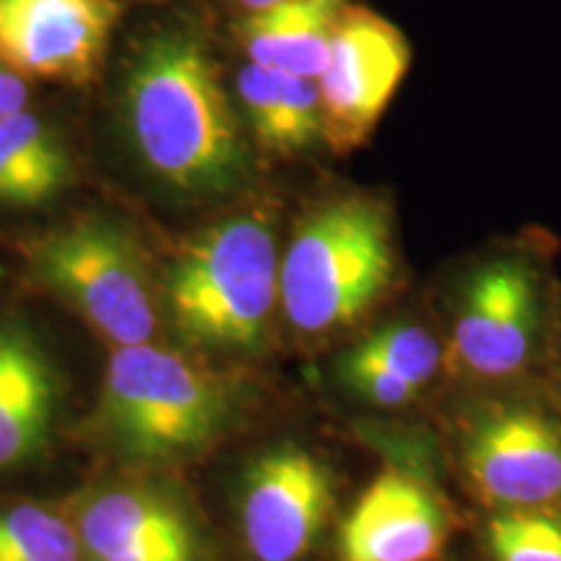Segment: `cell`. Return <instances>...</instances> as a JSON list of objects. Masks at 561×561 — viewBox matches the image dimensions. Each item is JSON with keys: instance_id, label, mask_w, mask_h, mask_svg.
<instances>
[{"instance_id": "9c48e42d", "label": "cell", "mask_w": 561, "mask_h": 561, "mask_svg": "<svg viewBox=\"0 0 561 561\" xmlns=\"http://www.w3.org/2000/svg\"><path fill=\"white\" fill-rule=\"evenodd\" d=\"M333 481L305 447H271L250 462L240 489V528L255 561H299L328 523Z\"/></svg>"}, {"instance_id": "603a6c76", "label": "cell", "mask_w": 561, "mask_h": 561, "mask_svg": "<svg viewBox=\"0 0 561 561\" xmlns=\"http://www.w3.org/2000/svg\"><path fill=\"white\" fill-rule=\"evenodd\" d=\"M234 3L240 5L244 13H252V11L268 9V5H276V3H280V0H234Z\"/></svg>"}, {"instance_id": "ba28073f", "label": "cell", "mask_w": 561, "mask_h": 561, "mask_svg": "<svg viewBox=\"0 0 561 561\" xmlns=\"http://www.w3.org/2000/svg\"><path fill=\"white\" fill-rule=\"evenodd\" d=\"M541 284L520 257H496L468 280L445 362L481 380L517 375L541 331Z\"/></svg>"}, {"instance_id": "7a4b0ae2", "label": "cell", "mask_w": 561, "mask_h": 561, "mask_svg": "<svg viewBox=\"0 0 561 561\" xmlns=\"http://www.w3.org/2000/svg\"><path fill=\"white\" fill-rule=\"evenodd\" d=\"M398 273L390 210L369 195L312 208L280 255L278 307L294 331L325 335L362 320Z\"/></svg>"}, {"instance_id": "5b68a950", "label": "cell", "mask_w": 561, "mask_h": 561, "mask_svg": "<svg viewBox=\"0 0 561 561\" xmlns=\"http://www.w3.org/2000/svg\"><path fill=\"white\" fill-rule=\"evenodd\" d=\"M30 265L115 348L151 343L157 301L128 231L107 219H79L30 244Z\"/></svg>"}, {"instance_id": "7c38bea8", "label": "cell", "mask_w": 561, "mask_h": 561, "mask_svg": "<svg viewBox=\"0 0 561 561\" xmlns=\"http://www.w3.org/2000/svg\"><path fill=\"white\" fill-rule=\"evenodd\" d=\"M58 375L24 328L0 322V471L34 458L58 411Z\"/></svg>"}, {"instance_id": "52a82bcc", "label": "cell", "mask_w": 561, "mask_h": 561, "mask_svg": "<svg viewBox=\"0 0 561 561\" xmlns=\"http://www.w3.org/2000/svg\"><path fill=\"white\" fill-rule=\"evenodd\" d=\"M460 458L476 491L504 510L561 500V430L541 411L491 403L468 419Z\"/></svg>"}, {"instance_id": "5bb4252c", "label": "cell", "mask_w": 561, "mask_h": 561, "mask_svg": "<svg viewBox=\"0 0 561 561\" xmlns=\"http://www.w3.org/2000/svg\"><path fill=\"white\" fill-rule=\"evenodd\" d=\"M237 94L265 151L297 157L322 140L320 89L314 79L248 62L237 76Z\"/></svg>"}, {"instance_id": "ffe728a7", "label": "cell", "mask_w": 561, "mask_h": 561, "mask_svg": "<svg viewBox=\"0 0 561 561\" xmlns=\"http://www.w3.org/2000/svg\"><path fill=\"white\" fill-rule=\"evenodd\" d=\"M341 380L348 385L351 392H356L371 405H380V409H398V405L416 401L421 392L416 385L403 380L396 371L362 359L351 351H346L341 359Z\"/></svg>"}, {"instance_id": "9a60e30c", "label": "cell", "mask_w": 561, "mask_h": 561, "mask_svg": "<svg viewBox=\"0 0 561 561\" xmlns=\"http://www.w3.org/2000/svg\"><path fill=\"white\" fill-rule=\"evenodd\" d=\"M76 533L89 561L193 536L170 502L140 489H107L83 500Z\"/></svg>"}, {"instance_id": "e0dca14e", "label": "cell", "mask_w": 561, "mask_h": 561, "mask_svg": "<svg viewBox=\"0 0 561 561\" xmlns=\"http://www.w3.org/2000/svg\"><path fill=\"white\" fill-rule=\"evenodd\" d=\"M73 525L37 504L0 510V561H79Z\"/></svg>"}, {"instance_id": "3957f363", "label": "cell", "mask_w": 561, "mask_h": 561, "mask_svg": "<svg viewBox=\"0 0 561 561\" xmlns=\"http://www.w3.org/2000/svg\"><path fill=\"white\" fill-rule=\"evenodd\" d=\"M278 242L271 221L229 216L201 231L174 261L167 305L174 328L210 348H257L278 307Z\"/></svg>"}, {"instance_id": "2e32d148", "label": "cell", "mask_w": 561, "mask_h": 561, "mask_svg": "<svg viewBox=\"0 0 561 561\" xmlns=\"http://www.w3.org/2000/svg\"><path fill=\"white\" fill-rule=\"evenodd\" d=\"M70 164L55 133L30 112L0 121V203L39 206L66 187Z\"/></svg>"}, {"instance_id": "30bf717a", "label": "cell", "mask_w": 561, "mask_h": 561, "mask_svg": "<svg viewBox=\"0 0 561 561\" xmlns=\"http://www.w3.org/2000/svg\"><path fill=\"white\" fill-rule=\"evenodd\" d=\"M123 13L121 0H0V62L21 79L83 87Z\"/></svg>"}, {"instance_id": "d6986e66", "label": "cell", "mask_w": 561, "mask_h": 561, "mask_svg": "<svg viewBox=\"0 0 561 561\" xmlns=\"http://www.w3.org/2000/svg\"><path fill=\"white\" fill-rule=\"evenodd\" d=\"M494 561H561V517L543 510H502L486 525Z\"/></svg>"}, {"instance_id": "8992f818", "label": "cell", "mask_w": 561, "mask_h": 561, "mask_svg": "<svg viewBox=\"0 0 561 561\" xmlns=\"http://www.w3.org/2000/svg\"><path fill=\"white\" fill-rule=\"evenodd\" d=\"M411 68L405 34L362 5H343L320 73L322 140L335 153L367 144Z\"/></svg>"}, {"instance_id": "277c9868", "label": "cell", "mask_w": 561, "mask_h": 561, "mask_svg": "<svg viewBox=\"0 0 561 561\" xmlns=\"http://www.w3.org/2000/svg\"><path fill=\"white\" fill-rule=\"evenodd\" d=\"M102 426L117 447L146 460L193 453L227 421V390L170 348H115L102 390Z\"/></svg>"}, {"instance_id": "6da1fadb", "label": "cell", "mask_w": 561, "mask_h": 561, "mask_svg": "<svg viewBox=\"0 0 561 561\" xmlns=\"http://www.w3.org/2000/svg\"><path fill=\"white\" fill-rule=\"evenodd\" d=\"M125 123L149 172L185 195L227 193L248 151L221 73L193 34H151L125 76Z\"/></svg>"}, {"instance_id": "44dd1931", "label": "cell", "mask_w": 561, "mask_h": 561, "mask_svg": "<svg viewBox=\"0 0 561 561\" xmlns=\"http://www.w3.org/2000/svg\"><path fill=\"white\" fill-rule=\"evenodd\" d=\"M104 561H195V541L191 538H178V541L144 546V549L121 553Z\"/></svg>"}, {"instance_id": "8fae6325", "label": "cell", "mask_w": 561, "mask_h": 561, "mask_svg": "<svg viewBox=\"0 0 561 561\" xmlns=\"http://www.w3.org/2000/svg\"><path fill=\"white\" fill-rule=\"evenodd\" d=\"M450 523L434 491L388 468L362 491L339 530L341 561H437Z\"/></svg>"}, {"instance_id": "7402d4cb", "label": "cell", "mask_w": 561, "mask_h": 561, "mask_svg": "<svg viewBox=\"0 0 561 561\" xmlns=\"http://www.w3.org/2000/svg\"><path fill=\"white\" fill-rule=\"evenodd\" d=\"M26 102H30V91H26L24 79L0 62V121L24 112Z\"/></svg>"}, {"instance_id": "ac0fdd59", "label": "cell", "mask_w": 561, "mask_h": 561, "mask_svg": "<svg viewBox=\"0 0 561 561\" xmlns=\"http://www.w3.org/2000/svg\"><path fill=\"white\" fill-rule=\"evenodd\" d=\"M362 359L396 371L403 380L424 390L445 362V348L426 328L416 322H390L348 348Z\"/></svg>"}, {"instance_id": "4fadbf2b", "label": "cell", "mask_w": 561, "mask_h": 561, "mask_svg": "<svg viewBox=\"0 0 561 561\" xmlns=\"http://www.w3.org/2000/svg\"><path fill=\"white\" fill-rule=\"evenodd\" d=\"M343 5V0H280L244 13L234 26L237 42L250 62L318 81Z\"/></svg>"}]
</instances>
